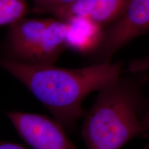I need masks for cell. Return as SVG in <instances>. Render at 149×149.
Instances as JSON below:
<instances>
[{
	"label": "cell",
	"mask_w": 149,
	"mask_h": 149,
	"mask_svg": "<svg viewBox=\"0 0 149 149\" xmlns=\"http://www.w3.org/2000/svg\"><path fill=\"white\" fill-rule=\"evenodd\" d=\"M148 32L149 0H129L122 15L104 28L100 44L88 55L92 64L111 61L119 50Z\"/></svg>",
	"instance_id": "4"
},
{
	"label": "cell",
	"mask_w": 149,
	"mask_h": 149,
	"mask_svg": "<svg viewBox=\"0 0 149 149\" xmlns=\"http://www.w3.org/2000/svg\"><path fill=\"white\" fill-rule=\"evenodd\" d=\"M70 26V48L90 55L101 41L104 27L87 19L68 22Z\"/></svg>",
	"instance_id": "7"
},
{
	"label": "cell",
	"mask_w": 149,
	"mask_h": 149,
	"mask_svg": "<svg viewBox=\"0 0 149 149\" xmlns=\"http://www.w3.org/2000/svg\"><path fill=\"white\" fill-rule=\"evenodd\" d=\"M75 0H32L31 12L35 14L51 15L69 5Z\"/></svg>",
	"instance_id": "9"
},
{
	"label": "cell",
	"mask_w": 149,
	"mask_h": 149,
	"mask_svg": "<svg viewBox=\"0 0 149 149\" xmlns=\"http://www.w3.org/2000/svg\"><path fill=\"white\" fill-rule=\"evenodd\" d=\"M129 73L99 91L83 123L86 149H121L135 137H146L142 118L147 72Z\"/></svg>",
	"instance_id": "2"
},
{
	"label": "cell",
	"mask_w": 149,
	"mask_h": 149,
	"mask_svg": "<svg viewBox=\"0 0 149 149\" xmlns=\"http://www.w3.org/2000/svg\"><path fill=\"white\" fill-rule=\"evenodd\" d=\"M7 116L20 137L33 149H77L54 119L19 111L9 112Z\"/></svg>",
	"instance_id": "5"
},
{
	"label": "cell",
	"mask_w": 149,
	"mask_h": 149,
	"mask_svg": "<svg viewBox=\"0 0 149 149\" xmlns=\"http://www.w3.org/2000/svg\"><path fill=\"white\" fill-rule=\"evenodd\" d=\"M142 120L143 123H144V127L146 130V137L149 138V101H148V100H147L146 107H145L144 109ZM144 149H149V142L144 147Z\"/></svg>",
	"instance_id": "11"
},
{
	"label": "cell",
	"mask_w": 149,
	"mask_h": 149,
	"mask_svg": "<svg viewBox=\"0 0 149 149\" xmlns=\"http://www.w3.org/2000/svg\"><path fill=\"white\" fill-rule=\"evenodd\" d=\"M148 70H149V55L143 58L130 61L126 71L128 72H147Z\"/></svg>",
	"instance_id": "10"
},
{
	"label": "cell",
	"mask_w": 149,
	"mask_h": 149,
	"mask_svg": "<svg viewBox=\"0 0 149 149\" xmlns=\"http://www.w3.org/2000/svg\"><path fill=\"white\" fill-rule=\"evenodd\" d=\"M0 149H29L21 145L12 142L0 141Z\"/></svg>",
	"instance_id": "12"
},
{
	"label": "cell",
	"mask_w": 149,
	"mask_h": 149,
	"mask_svg": "<svg viewBox=\"0 0 149 149\" xmlns=\"http://www.w3.org/2000/svg\"><path fill=\"white\" fill-rule=\"evenodd\" d=\"M129 0H75L52 17L68 22L83 19L102 27L114 22L122 15Z\"/></svg>",
	"instance_id": "6"
},
{
	"label": "cell",
	"mask_w": 149,
	"mask_h": 149,
	"mask_svg": "<svg viewBox=\"0 0 149 149\" xmlns=\"http://www.w3.org/2000/svg\"><path fill=\"white\" fill-rule=\"evenodd\" d=\"M31 11L27 0H0V26H10Z\"/></svg>",
	"instance_id": "8"
},
{
	"label": "cell",
	"mask_w": 149,
	"mask_h": 149,
	"mask_svg": "<svg viewBox=\"0 0 149 149\" xmlns=\"http://www.w3.org/2000/svg\"><path fill=\"white\" fill-rule=\"evenodd\" d=\"M0 67L25 86L66 131L82 116L84 99L120 76L122 63L91 64L79 68L33 66L0 57Z\"/></svg>",
	"instance_id": "1"
},
{
	"label": "cell",
	"mask_w": 149,
	"mask_h": 149,
	"mask_svg": "<svg viewBox=\"0 0 149 149\" xmlns=\"http://www.w3.org/2000/svg\"><path fill=\"white\" fill-rule=\"evenodd\" d=\"M70 24L54 17H25L9 26L0 57L33 66H53L70 48Z\"/></svg>",
	"instance_id": "3"
}]
</instances>
